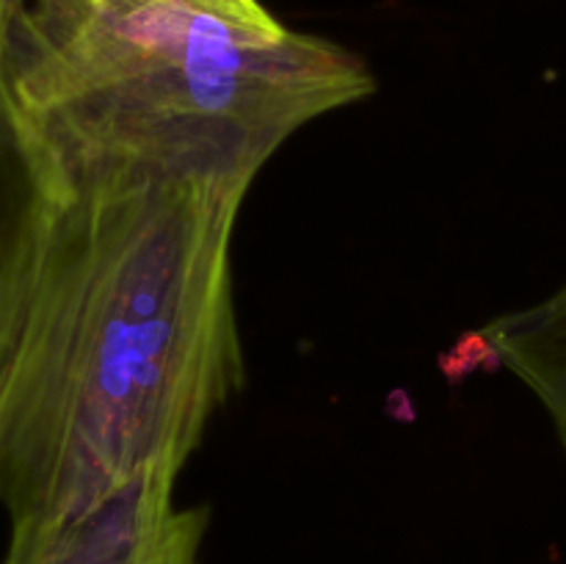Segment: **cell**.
<instances>
[{"label": "cell", "instance_id": "obj_1", "mask_svg": "<svg viewBox=\"0 0 566 564\" xmlns=\"http://www.w3.org/2000/svg\"><path fill=\"white\" fill-rule=\"evenodd\" d=\"M77 182L0 453L11 531L177 481L243 385L230 247L249 188Z\"/></svg>", "mask_w": 566, "mask_h": 564}, {"label": "cell", "instance_id": "obj_2", "mask_svg": "<svg viewBox=\"0 0 566 564\" xmlns=\"http://www.w3.org/2000/svg\"><path fill=\"white\" fill-rule=\"evenodd\" d=\"M0 50L83 182L249 188L293 133L376 86L260 0H0Z\"/></svg>", "mask_w": 566, "mask_h": 564}, {"label": "cell", "instance_id": "obj_3", "mask_svg": "<svg viewBox=\"0 0 566 564\" xmlns=\"http://www.w3.org/2000/svg\"><path fill=\"white\" fill-rule=\"evenodd\" d=\"M77 188L0 50V453Z\"/></svg>", "mask_w": 566, "mask_h": 564}, {"label": "cell", "instance_id": "obj_4", "mask_svg": "<svg viewBox=\"0 0 566 564\" xmlns=\"http://www.w3.org/2000/svg\"><path fill=\"white\" fill-rule=\"evenodd\" d=\"M149 479L72 518L11 531L3 564H202L208 509Z\"/></svg>", "mask_w": 566, "mask_h": 564}, {"label": "cell", "instance_id": "obj_5", "mask_svg": "<svg viewBox=\"0 0 566 564\" xmlns=\"http://www.w3.org/2000/svg\"><path fill=\"white\" fill-rule=\"evenodd\" d=\"M484 346L551 415L566 451V282L556 293L484 326Z\"/></svg>", "mask_w": 566, "mask_h": 564}]
</instances>
